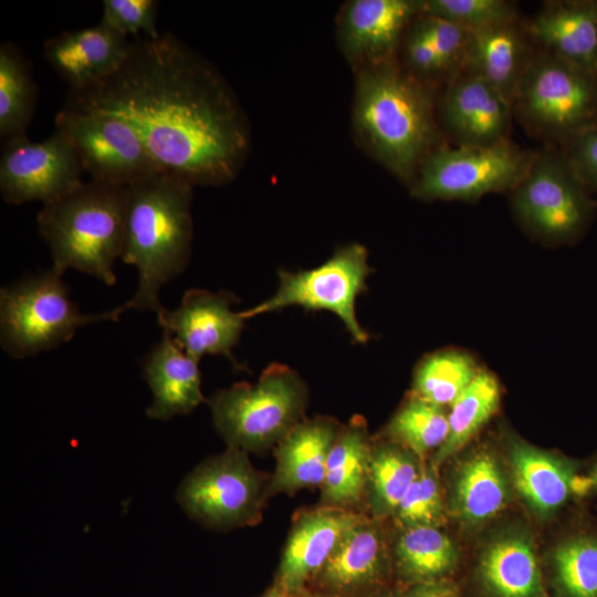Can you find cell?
<instances>
[{
	"instance_id": "6da1fadb",
	"label": "cell",
	"mask_w": 597,
	"mask_h": 597,
	"mask_svg": "<svg viewBox=\"0 0 597 597\" xmlns=\"http://www.w3.org/2000/svg\"><path fill=\"white\" fill-rule=\"evenodd\" d=\"M65 107L128 123L163 169L191 185L232 181L250 146L247 118L219 72L174 34L138 36L103 82L69 91Z\"/></svg>"
},
{
	"instance_id": "7a4b0ae2",
	"label": "cell",
	"mask_w": 597,
	"mask_h": 597,
	"mask_svg": "<svg viewBox=\"0 0 597 597\" xmlns=\"http://www.w3.org/2000/svg\"><path fill=\"white\" fill-rule=\"evenodd\" d=\"M192 187L166 170L126 187L121 259L138 274L136 292L125 303L128 310L158 315L161 287L185 271L191 254Z\"/></svg>"
},
{
	"instance_id": "3957f363",
	"label": "cell",
	"mask_w": 597,
	"mask_h": 597,
	"mask_svg": "<svg viewBox=\"0 0 597 597\" xmlns=\"http://www.w3.org/2000/svg\"><path fill=\"white\" fill-rule=\"evenodd\" d=\"M353 119L369 153L406 182L443 145L430 91L395 60L359 67Z\"/></svg>"
},
{
	"instance_id": "277c9868",
	"label": "cell",
	"mask_w": 597,
	"mask_h": 597,
	"mask_svg": "<svg viewBox=\"0 0 597 597\" xmlns=\"http://www.w3.org/2000/svg\"><path fill=\"white\" fill-rule=\"evenodd\" d=\"M125 201L126 187L91 179L43 205L36 222L52 268L62 274L77 270L114 285V263L123 251Z\"/></svg>"
},
{
	"instance_id": "5b68a950",
	"label": "cell",
	"mask_w": 597,
	"mask_h": 597,
	"mask_svg": "<svg viewBox=\"0 0 597 597\" xmlns=\"http://www.w3.org/2000/svg\"><path fill=\"white\" fill-rule=\"evenodd\" d=\"M62 273L54 268L0 290V344L13 359L36 356L67 343L75 332L102 321L117 322L128 310L85 314L71 300Z\"/></svg>"
},
{
	"instance_id": "8992f818",
	"label": "cell",
	"mask_w": 597,
	"mask_h": 597,
	"mask_svg": "<svg viewBox=\"0 0 597 597\" xmlns=\"http://www.w3.org/2000/svg\"><path fill=\"white\" fill-rule=\"evenodd\" d=\"M306 396L296 371L272 364L255 384L219 390L209 405L214 426L230 448L259 451L281 441L300 422Z\"/></svg>"
},
{
	"instance_id": "52a82bcc",
	"label": "cell",
	"mask_w": 597,
	"mask_h": 597,
	"mask_svg": "<svg viewBox=\"0 0 597 597\" xmlns=\"http://www.w3.org/2000/svg\"><path fill=\"white\" fill-rule=\"evenodd\" d=\"M512 111L528 133L563 146L597 127V75L538 50Z\"/></svg>"
},
{
	"instance_id": "ba28073f",
	"label": "cell",
	"mask_w": 597,
	"mask_h": 597,
	"mask_svg": "<svg viewBox=\"0 0 597 597\" xmlns=\"http://www.w3.org/2000/svg\"><path fill=\"white\" fill-rule=\"evenodd\" d=\"M535 154L510 139L481 146L442 145L420 166L411 193L421 200H474L490 192L512 191Z\"/></svg>"
},
{
	"instance_id": "9c48e42d",
	"label": "cell",
	"mask_w": 597,
	"mask_h": 597,
	"mask_svg": "<svg viewBox=\"0 0 597 597\" xmlns=\"http://www.w3.org/2000/svg\"><path fill=\"white\" fill-rule=\"evenodd\" d=\"M367 250L358 243L341 247L323 264L311 270L279 272L275 293L243 311L245 320L287 306H301L307 311L325 310L344 323L352 338L359 344L369 339L355 312V302L366 289L371 272Z\"/></svg>"
},
{
	"instance_id": "30bf717a",
	"label": "cell",
	"mask_w": 597,
	"mask_h": 597,
	"mask_svg": "<svg viewBox=\"0 0 597 597\" xmlns=\"http://www.w3.org/2000/svg\"><path fill=\"white\" fill-rule=\"evenodd\" d=\"M514 211L536 235L551 241H566L587 226L594 202L555 145L536 151L532 165L512 190Z\"/></svg>"
},
{
	"instance_id": "8fae6325",
	"label": "cell",
	"mask_w": 597,
	"mask_h": 597,
	"mask_svg": "<svg viewBox=\"0 0 597 597\" xmlns=\"http://www.w3.org/2000/svg\"><path fill=\"white\" fill-rule=\"evenodd\" d=\"M92 180L127 187L163 170L136 130L112 114L64 107L54 119Z\"/></svg>"
},
{
	"instance_id": "7c38bea8",
	"label": "cell",
	"mask_w": 597,
	"mask_h": 597,
	"mask_svg": "<svg viewBox=\"0 0 597 597\" xmlns=\"http://www.w3.org/2000/svg\"><path fill=\"white\" fill-rule=\"evenodd\" d=\"M263 482L245 452L230 448L184 481L178 500L192 517L213 527L253 523L263 502Z\"/></svg>"
},
{
	"instance_id": "4fadbf2b",
	"label": "cell",
	"mask_w": 597,
	"mask_h": 597,
	"mask_svg": "<svg viewBox=\"0 0 597 597\" xmlns=\"http://www.w3.org/2000/svg\"><path fill=\"white\" fill-rule=\"evenodd\" d=\"M83 172L73 146L59 130L39 143L21 135L6 139L2 146L0 191L11 205H46L82 185Z\"/></svg>"
},
{
	"instance_id": "5bb4252c",
	"label": "cell",
	"mask_w": 597,
	"mask_h": 597,
	"mask_svg": "<svg viewBox=\"0 0 597 597\" xmlns=\"http://www.w3.org/2000/svg\"><path fill=\"white\" fill-rule=\"evenodd\" d=\"M237 297L227 291L213 293L202 289L185 292L175 310L163 308L157 323L170 333L176 343L193 359L206 355H223L234 365L232 349L244 328L242 312L231 305Z\"/></svg>"
},
{
	"instance_id": "9a60e30c",
	"label": "cell",
	"mask_w": 597,
	"mask_h": 597,
	"mask_svg": "<svg viewBox=\"0 0 597 597\" xmlns=\"http://www.w3.org/2000/svg\"><path fill=\"white\" fill-rule=\"evenodd\" d=\"M421 12L419 0L349 1L338 20L342 52L360 66L394 61L408 27Z\"/></svg>"
},
{
	"instance_id": "2e32d148",
	"label": "cell",
	"mask_w": 597,
	"mask_h": 597,
	"mask_svg": "<svg viewBox=\"0 0 597 597\" xmlns=\"http://www.w3.org/2000/svg\"><path fill=\"white\" fill-rule=\"evenodd\" d=\"M512 105L484 78L461 73L439 104L442 127L457 146L493 145L509 139Z\"/></svg>"
},
{
	"instance_id": "e0dca14e",
	"label": "cell",
	"mask_w": 597,
	"mask_h": 597,
	"mask_svg": "<svg viewBox=\"0 0 597 597\" xmlns=\"http://www.w3.org/2000/svg\"><path fill=\"white\" fill-rule=\"evenodd\" d=\"M130 42L101 21L46 40L44 56L70 91H81L114 74L125 61Z\"/></svg>"
},
{
	"instance_id": "ac0fdd59",
	"label": "cell",
	"mask_w": 597,
	"mask_h": 597,
	"mask_svg": "<svg viewBox=\"0 0 597 597\" xmlns=\"http://www.w3.org/2000/svg\"><path fill=\"white\" fill-rule=\"evenodd\" d=\"M524 28L540 50L597 75V0L546 1Z\"/></svg>"
},
{
	"instance_id": "d6986e66",
	"label": "cell",
	"mask_w": 597,
	"mask_h": 597,
	"mask_svg": "<svg viewBox=\"0 0 597 597\" xmlns=\"http://www.w3.org/2000/svg\"><path fill=\"white\" fill-rule=\"evenodd\" d=\"M517 20L470 32L462 73L489 82L512 105L538 50Z\"/></svg>"
},
{
	"instance_id": "ffe728a7",
	"label": "cell",
	"mask_w": 597,
	"mask_h": 597,
	"mask_svg": "<svg viewBox=\"0 0 597 597\" xmlns=\"http://www.w3.org/2000/svg\"><path fill=\"white\" fill-rule=\"evenodd\" d=\"M143 377L153 391L146 410L149 418L168 420L187 415L205 400L198 362L165 329L144 358Z\"/></svg>"
},
{
	"instance_id": "44dd1931",
	"label": "cell",
	"mask_w": 597,
	"mask_h": 597,
	"mask_svg": "<svg viewBox=\"0 0 597 597\" xmlns=\"http://www.w3.org/2000/svg\"><path fill=\"white\" fill-rule=\"evenodd\" d=\"M362 519L337 509L306 514L294 526L280 565L279 582L284 591L300 589L320 572L345 534Z\"/></svg>"
},
{
	"instance_id": "7402d4cb",
	"label": "cell",
	"mask_w": 597,
	"mask_h": 597,
	"mask_svg": "<svg viewBox=\"0 0 597 597\" xmlns=\"http://www.w3.org/2000/svg\"><path fill=\"white\" fill-rule=\"evenodd\" d=\"M341 431L328 418L298 422L279 441L273 490L292 492L323 484L327 459Z\"/></svg>"
},
{
	"instance_id": "603a6c76",
	"label": "cell",
	"mask_w": 597,
	"mask_h": 597,
	"mask_svg": "<svg viewBox=\"0 0 597 597\" xmlns=\"http://www.w3.org/2000/svg\"><path fill=\"white\" fill-rule=\"evenodd\" d=\"M510 460L517 490L540 513H552L576 495L574 463L524 443L513 444Z\"/></svg>"
},
{
	"instance_id": "cb8c5ba5",
	"label": "cell",
	"mask_w": 597,
	"mask_h": 597,
	"mask_svg": "<svg viewBox=\"0 0 597 597\" xmlns=\"http://www.w3.org/2000/svg\"><path fill=\"white\" fill-rule=\"evenodd\" d=\"M479 573L492 597H546L533 545L524 536L491 542L481 554Z\"/></svg>"
},
{
	"instance_id": "d4e9b609",
	"label": "cell",
	"mask_w": 597,
	"mask_h": 597,
	"mask_svg": "<svg viewBox=\"0 0 597 597\" xmlns=\"http://www.w3.org/2000/svg\"><path fill=\"white\" fill-rule=\"evenodd\" d=\"M385 544L378 528L359 521L317 573L323 586L350 591L377 580L385 567Z\"/></svg>"
},
{
	"instance_id": "484cf974",
	"label": "cell",
	"mask_w": 597,
	"mask_h": 597,
	"mask_svg": "<svg viewBox=\"0 0 597 597\" xmlns=\"http://www.w3.org/2000/svg\"><path fill=\"white\" fill-rule=\"evenodd\" d=\"M371 450L360 419L341 431L326 464L323 498L331 504H350L363 494L368 482Z\"/></svg>"
},
{
	"instance_id": "4316f807",
	"label": "cell",
	"mask_w": 597,
	"mask_h": 597,
	"mask_svg": "<svg viewBox=\"0 0 597 597\" xmlns=\"http://www.w3.org/2000/svg\"><path fill=\"white\" fill-rule=\"evenodd\" d=\"M506 498V483L492 454L481 451L463 462L454 482V506L461 517L473 523L489 520Z\"/></svg>"
},
{
	"instance_id": "83f0119b",
	"label": "cell",
	"mask_w": 597,
	"mask_h": 597,
	"mask_svg": "<svg viewBox=\"0 0 597 597\" xmlns=\"http://www.w3.org/2000/svg\"><path fill=\"white\" fill-rule=\"evenodd\" d=\"M36 101V85L22 52L10 42L0 46V136L25 135Z\"/></svg>"
},
{
	"instance_id": "f1b7e54d",
	"label": "cell",
	"mask_w": 597,
	"mask_h": 597,
	"mask_svg": "<svg viewBox=\"0 0 597 597\" xmlns=\"http://www.w3.org/2000/svg\"><path fill=\"white\" fill-rule=\"evenodd\" d=\"M499 402L500 386L496 378L485 370H479L451 405L448 437L439 448L436 462L439 464L460 450L493 416Z\"/></svg>"
},
{
	"instance_id": "f546056e",
	"label": "cell",
	"mask_w": 597,
	"mask_h": 597,
	"mask_svg": "<svg viewBox=\"0 0 597 597\" xmlns=\"http://www.w3.org/2000/svg\"><path fill=\"white\" fill-rule=\"evenodd\" d=\"M398 565L417 583L441 580L457 563L451 540L436 526L407 527L396 545Z\"/></svg>"
},
{
	"instance_id": "4dcf8cb0",
	"label": "cell",
	"mask_w": 597,
	"mask_h": 597,
	"mask_svg": "<svg viewBox=\"0 0 597 597\" xmlns=\"http://www.w3.org/2000/svg\"><path fill=\"white\" fill-rule=\"evenodd\" d=\"M552 568L558 597H597V533L584 530L562 540Z\"/></svg>"
},
{
	"instance_id": "1f68e13d",
	"label": "cell",
	"mask_w": 597,
	"mask_h": 597,
	"mask_svg": "<svg viewBox=\"0 0 597 597\" xmlns=\"http://www.w3.org/2000/svg\"><path fill=\"white\" fill-rule=\"evenodd\" d=\"M479 373L474 360L455 350L426 357L415 371L413 395L439 407L452 405Z\"/></svg>"
},
{
	"instance_id": "d6a6232c",
	"label": "cell",
	"mask_w": 597,
	"mask_h": 597,
	"mask_svg": "<svg viewBox=\"0 0 597 597\" xmlns=\"http://www.w3.org/2000/svg\"><path fill=\"white\" fill-rule=\"evenodd\" d=\"M387 431L416 454L423 455L444 443L449 432L448 416L442 407L412 395L394 416Z\"/></svg>"
},
{
	"instance_id": "836d02e7",
	"label": "cell",
	"mask_w": 597,
	"mask_h": 597,
	"mask_svg": "<svg viewBox=\"0 0 597 597\" xmlns=\"http://www.w3.org/2000/svg\"><path fill=\"white\" fill-rule=\"evenodd\" d=\"M419 473L412 458L394 446L371 450L368 481L379 513L396 511Z\"/></svg>"
},
{
	"instance_id": "e575fe53",
	"label": "cell",
	"mask_w": 597,
	"mask_h": 597,
	"mask_svg": "<svg viewBox=\"0 0 597 597\" xmlns=\"http://www.w3.org/2000/svg\"><path fill=\"white\" fill-rule=\"evenodd\" d=\"M422 13L452 22L469 32L517 20L515 6L503 0H425Z\"/></svg>"
},
{
	"instance_id": "d590c367",
	"label": "cell",
	"mask_w": 597,
	"mask_h": 597,
	"mask_svg": "<svg viewBox=\"0 0 597 597\" xmlns=\"http://www.w3.org/2000/svg\"><path fill=\"white\" fill-rule=\"evenodd\" d=\"M396 512L406 527L439 524L442 516V503L436 476L430 469H419L417 478Z\"/></svg>"
},
{
	"instance_id": "8d00e7d4",
	"label": "cell",
	"mask_w": 597,
	"mask_h": 597,
	"mask_svg": "<svg viewBox=\"0 0 597 597\" xmlns=\"http://www.w3.org/2000/svg\"><path fill=\"white\" fill-rule=\"evenodd\" d=\"M420 17L437 52L442 76L451 82L463 72L470 32L422 12Z\"/></svg>"
},
{
	"instance_id": "74e56055",
	"label": "cell",
	"mask_w": 597,
	"mask_h": 597,
	"mask_svg": "<svg viewBox=\"0 0 597 597\" xmlns=\"http://www.w3.org/2000/svg\"><path fill=\"white\" fill-rule=\"evenodd\" d=\"M158 2L154 0H104L102 22L128 38H155L157 30Z\"/></svg>"
},
{
	"instance_id": "f35d334b",
	"label": "cell",
	"mask_w": 597,
	"mask_h": 597,
	"mask_svg": "<svg viewBox=\"0 0 597 597\" xmlns=\"http://www.w3.org/2000/svg\"><path fill=\"white\" fill-rule=\"evenodd\" d=\"M420 14L412 20L402 39L405 63L409 73L421 81L442 77L437 52Z\"/></svg>"
},
{
	"instance_id": "ab89813d",
	"label": "cell",
	"mask_w": 597,
	"mask_h": 597,
	"mask_svg": "<svg viewBox=\"0 0 597 597\" xmlns=\"http://www.w3.org/2000/svg\"><path fill=\"white\" fill-rule=\"evenodd\" d=\"M562 147L585 188L597 190V127L570 138Z\"/></svg>"
},
{
	"instance_id": "60d3db41",
	"label": "cell",
	"mask_w": 597,
	"mask_h": 597,
	"mask_svg": "<svg viewBox=\"0 0 597 597\" xmlns=\"http://www.w3.org/2000/svg\"><path fill=\"white\" fill-rule=\"evenodd\" d=\"M406 597H458L455 589L441 580L418 583Z\"/></svg>"
},
{
	"instance_id": "b9f144b4",
	"label": "cell",
	"mask_w": 597,
	"mask_h": 597,
	"mask_svg": "<svg viewBox=\"0 0 597 597\" xmlns=\"http://www.w3.org/2000/svg\"><path fill=\"white\" fill-rule=\"evenodd\" d=\"M589 494H597V462L586 475H579L576 482V495Z\"/></svg>"
},
{
	"instance_id": "7bdbcfd3",
	"label": "cell",
	"mask_w": 597,
	"mask_h": 597,
	"mask_svg": "<svg viewBox=\"0 0 597 597\" xmlns=\"http://www.w3.org/2000/svg\"><path fill=\"white\" fill-rule=\"evenodd\" d=\"M264 597H285L283 591L273 590L272 593L268 594Z\"/></svg>"
}]
</instances>
